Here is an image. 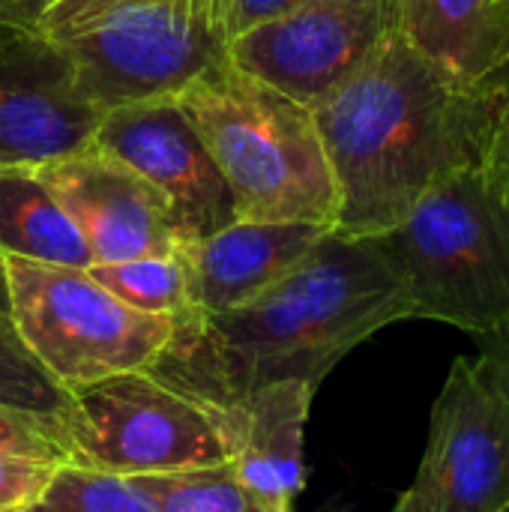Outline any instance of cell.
Wrapping results in <instances>:
<instances>
[{"mask_svg": "<svg viewBox=\"0 0 509 512\" xmlns=\"http://www.w3.org/2000/svg\"><path fill=\"white\" fill-rule=\"evenodd\" d=\"M414 318L411 294L372 237L330 231L309 258L258 300L186 315L153 363L216 402L267 384L321 387L333 366L378 330Z\"/></svg>", "mask_w": 509, "mask_h": 512, "instance_id": "6da1fadb", "label": "cell"}, {"mask_svg": "<svg viewBox=\"0 0 509 512\" xmlns=\"http://www.w3.org/2000/svg\"><path fill=\"white\" fill-rule=\"evenodd\" d=\"M336 180V231L378 237L450 174L483 165L480 87L453 81L402 30L312 105Z\"/></svg>", "mask_w": 509, "mask_h": 512, "instance_id": "7a4b0ae2", "label": "cell"}, {"mask_svg": "<svg viewBox=\"0 0 509 512\" xmlns=\"http://www.w3.org/2000/svg\"><path fill=\"white\" fill-rule=\"evenodd\" d=\"M246 222H318L339 216L336 180L312 108L240 72L222 54L177 96Z\"/></svg>", "mask_w": 509, "mask_h": 512, "instance_id": "3957f363", "label": "cell"}, {"mask_svg": "<svg viewBox=\"0 0 509 512\" xmlns=\"http://www.w3.org/2000/svg\"><path fill=\"white\" fill-rule=\"evenodd\" d=\"M408 285L414 318L483 336L509 318V189L471 165L372 237Z\"/></svg>", "mask_w": 509, "mask_h": 512, "instance_id": "277c9868", "label": "cell"}, {"mask_svg": "<svg viewBox=\"0 0 509 512\" xmlns=\"http://www.w3.org/2000/svg\"><path fill=\"white\" fill-rule=\"evenodd\" d=\"M63 429L72 465L120 477L231 465L237 450L234 405L156 366L75 390Z\"/></svg>", "mask_w": 509, "mask_h": 512, "instance_id": "5b68a950", "label": "cell"}, {"mask_svg": "<svg viewBox=\"0 0 509 512\" xmlns=\"http://www.w3.org/2000/svg\"><path fill=\"white\" fill-rule=\"evenodd\" d=\"M3 264L18 339L69 393L153 366L174 339V318L126 306L87 270L27 258Z\"/></svg>", "mask_w": 509, "mask_h": 512, "instance_id": "8992f818", "label": "cell"}, {"mask_svg": "<svg viewBox=\"0 0 509 512\" xmlns=\"http://www.w3.org/2000/svg\"><path fill=\"white\" fill-rule=\"evenodd\" d=\"M45 33L66 57L75 93L102 111L174 99L225 54L213 0H120Z\"/></svg>", "mask_w": 509, "mask_h": 512, "instance_id": "52a82bcc", "label": "cell"}, {"mask_svg": "<svg viewBox=\"0 0 509 512\" xmlns=\"http://www.w3.org/2000/svg\"><path fill=\"white\" fill-rule=\"evenodd\" d=\"M396 30H402V0H297L231 39L225 57L312 108Z\"/></svg>", "mask_w": 509, "mask_h": 512, "instance_id": "ba28073f", "label": "cell"}, {"mask_svg": "<svg viewBox=\"0 0 509 512\" xmlns=\"http://www.w3.org/2000/svg\"><path fill=\"white\" fill-rule=\"evenodd\" d=\"M414 512H509V405L474 357H456L432 405Z\"/></svg>", "mask_w": 509, "mask_h": 512, "instance_id": "9c48e42d", "label": "cell"}, {"mask_svg": "<svg viewBox=\"0 0 509 512\" xmlns=\"http://www.w3.org/2000/svg\"><path fill=\"white\" fill-rule=\"evenodd\" d=\"M102 114L75 93L63 51L33 15L0 9V165L69 156L90 144Z\"/></svg>", "mask_w": 509, "mask_h": 512, "instance_id": "30bf717a", "label": "cell"}, {"mask_svg": "<svg viewBox=\"0 0 509 512\" xmlns=\"http://www.w3.org/2000/svg\"><path fill=\"white\" fill-rule=\"evenodd\" d=\"M90 141L126 162L165 198L183 243L237 222L225 177L174 99L111 108Z\"/></svg>", "mask_w": 509, "mask_h": 512, "instance_id": "8fae6325", "label": "cell"}, {"mask_svg": "<svg viewBox=\"0 0 509 512\" xmlns=\"http://www.w3.org/2000/svg\"><path fill=\"white\" fill-rule=\"evenodd\" d=\"M36 171L81 231L93 264L174 255L186 246L165 198L93 141Z\"/></svg>", "mask_w": 509, "mask_h": 512, "instance_id": "7c38bea8", "label": "cell"}, {"mask_svg": "<svg viewBox=\"0 0 509 512\" xmlns=\"http://www.w3.org/2000/svg\"><path fill=\"white\" fill-rule=\"evenodd\" d=\"M333 231L318 222H246L186 243L180 258L189 276L195 315H219L258 300L294 273Z\"/></svg>", "mask_w": 509, "mask_h": 512, "instance_id": "4fadbf2b", "label": "cell"}, {"mask_svg": "<svg viewBox=\"0 0 509 512\" xmlns=\"http://www.w3.org/2000/svg\"><path fill=\"white\" fill-rule=\"evenodd\" d=\"M315 387L303 381L267 384L243 399H234L237 450L231 471L237 480L279 512H294L306 486V420Z\"/></svg>", "mask_w": 509, "mask_h": 512, "instance_id": "5bb4252c", "label": "cell"}, {"mask_svg": "<svg viewBox=\"0 0 509 512\" xmlns=\"http://www.w3.org/2000/svg\"><path fill=\"white\" fill-rule=\"evenodd\" d=\"M402 33L453 81L477 87L509 60V0H402Z\"/></svg>", "mask_w": 509, "mask_h": 512, "instance_id": "9a60e30c", "label": "cell"}, {"mask_svg": "<svg viewBox=\"0 0 509 512\" xmlns=\"http://www.w3.org/2000/svg\"><path fill=\"white\" fill-rule=\"evenodd\" d=\"M0 255L75 270L93 267L81 231L30 165H0Z\"/></svg>", "mask_w": 509, "mask_h": 512, "instance_id": "2e32d148", "label": "cell"}, {"mask_svg": "<svg viewBox=\"0 0 509 512\" xmlns=\"http://www.w3.org/2000/svg\"><path fill=\"white\" fill-rule=\"evenodd\" d=\"M159 512H279L252 495L231 465L126 477Z\"/></svg>", "mask_w": 509, "mask_h": 512, "instance_id": "e0dca14e", "label": "cell"}, {"mask_svg": "<svg viewBox=\"0 0 509 512\" xmlns=\"http://www.w3.org/2000/svg\"><path fill=\"white\" fill-rule=\"evenodd\" d=\"M87 273L111 291L126 306L183 321L192 315V297H189V276L180 252L174 255H150V258H132L120 264H93Z\"/></svg>", "mask_w": 509, "mask_h": 512, "instance_id": "ac0fdd59", "label": "cell"}, {"mask_svg": "<svg viewBox=\"0 0 509 512\" xmlns=\"http://www.w3.org/2000/svg\"><path fill=\"white\" fill-rule=\"evenodd\" d=\"M24 512H159L126 477L63 462Z\"/></svg>", "mask_w": 509, "mask_h": 512, "instance_id": "d6986e66", "label": "cell"}, {"mask_svg": "<svg viewBox=\"0 0 509 512\" xmlns=\"http://www.w3.org/2000/svg\"><path fill=\"white\" fill-rule=\"evenodd\" d=\"M69 405L72 393L27 351L12 324H0V408L66 423Z\"/></svg>", "mask_w": 509, "mask_h": 512, "instance_id": "ffe728a7", "label": "cell"}, {"mask_svg": "<svg viewBox=\"0 0 509 512\" xmlns=\"http://www.w3.org/2000/svg\"><path fill=\"white\" fill-rule=\"evenodd\" d=\"M0 456L69 462L63 420H45L12 408H0Z\"/></svg>", "mask_w": 509, "mask_h": 512, "instance_id": "44dd1931", "label": "cell"}, {"mask_svg": "<svg viewBox=\"0 0 509 512\" xmlns=\"http://www.w3.org/2000/svg\"><path fill=\"white\" fill-rule=\"evenodd\" d=\"M477 87L486 99L489 114L483 165L509 189V60L501 63L489 78H483Z\"/></svg>", "mask_w": 509, "mask_h": 512, "instance_id": "7402d4cb", "label": "cell"}, {"mask_svg": "<svg viewBox=\"0 0 509 512\" xmlns=\"http://www.w3.org/2000/svg\"><path fill=\"white\" fill-rule=\"evenodd\" d=\"M57 465L45 459L0 456V512H24L51 483Z\"/></svg>", "mask_w": 509, "mask_h": 512, "instance_id": "603a6c76", "label": "cell"}, {"mask_svg": "<svg viewBox=\"0 0 509 512\" xmlns=\"http://www.w3.org/2000/svg\"><path fill=\"white\" fill-rule=\"evenodd\" d=\"M297 0H213V18L222 33V42L228 45L240 33L258 27L261 21H270L291 9Z\"/></svg>", "mask_w": 509, "mask_h": 512, "instance_id": "cb8c5ba5", "label": "cell"}, {"mask_svg": "<svg viewBox=\"0 0 509 512\" xmlns=\"http://www.w3.org/2000/svg\"><path fill=\"white\" fill-rule=\"evenodd\" d=\"M474 342H477L474 360H477L480 372L489 378V384L509 405V318L501 327H495L483 336H474Z\"/></svg>", "mask_w": 509, "mask_h": 512, "instance_id": "d4e9b609", "label": "cell"}, {"mask_svg": "<svg viewBox=\"0 0 509 512\" xmlns=\"http://www.w3.org/2000/svg\"><path fill=\"white\" fill-rule=\"evenodd\" d=\"M111 3H120V0H42V6L33 12V18L42 30H48V27L66 24V21L87 18Z\"/></svg>", "mask_w": 509, "mask_h": 512, "instance_id": "484cf974", "label": "cell"}, {"mask_svg": "<svg viewBox=\"0 0 509 512\" xmlns=\"http://www.w3.org/2000/svg\"><path fill=\"white\" fill-rule=\"evenodd\" d=\"M0 324H12V318H9V285H6L3 255H0Z\"/></svg>", "mask_w": 509, "mask_h": 512, "instance_id": "4316f807", "label": "cell"}, {"mask_svg": "<svg viewBox=\"0 0 509 512\" xmlns=\"http://www.w3.org/2000/svg\"><path fill=\"white\" fill-rule=\"evenodd\" d=\"M390 512H414V510H411V501H408V495H405V492L399 495L396 507H393V510H390Z\"/></svg>", "mask_w": 509, "mask_h": 512, "instance_id": "83f0119b", "label": "cell"}]
</instances>
